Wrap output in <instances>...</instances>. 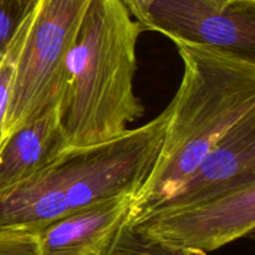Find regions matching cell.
Listing matches in <instances>:
<instances>
[{
    "label": "cell",
    "mask_w": 255,
    "mask_h": 255,
    "mask_svg": "<svg viewBox=\"0 0 255 255\" xmlns=\"http://www.w3.org/2000/svg\"><path fill=\"white\" fill-rule=\"evenodd\" d=\"M126 7L131 16L134 17L137 22L142 26L143 31L148 30L149 9L154 0H120Z\"/></svg>",
    "instance_id": "5bb4252c"
},
{
    "label": "cell",
    "mask_w": 255,
    "mask_h": 255,
    "mask_svg": "<svg viewBox=\"0 0 255 255\" xmlns=\"http://www.w3.org/2000/svg\"><path fill=\"white\" fill-rule=\"evenodd\" d=\"M133 196L104 199L39 231L37 255H105L126 222Z\"/></svg>",
    "instance_id": "ba28073f"
},
{
    "label": "cell",
    "mask_w": 255,
    "mask_h": 255,
    "mask_svg": "<svg viewBox=\"0 0 255 255\" xmlns=\"http://www.w3.org/2000/svg\"><path fill=\"white\" fill-rule=\"evenodd\" d=\"M105 255H208V253L176 248L144 236L125 222Z\"/></svg>",
    "instance_id": "30bf717a"
},
{
    "label": "cell",
    "mask_w": 255,
    "mask_h": 255,
    "mask_svg": "<svg viewBox=\"0 0 255 255\" xmlns=\"http://www.w3.org/2000/svg\"><path fill=\"white\" fill-rule=\"evenodd\" d=\"M172 41L183 61V76L167 106L156 163L132 199L128 222L171 196L217 142L255 110V62L207 45Z\"/></svg>",
    "instance_id": "6da1fadb"
},
{
    "label": "cell",
    "mask_w": 255,
    "mask_h": 255,
    "mask_svg": "<svg viewBox=\"0 0 255 255\" xmlns=\"http://www.w3.org/2000/svg\"><path fill=\"white\" fill-rule=\"evenodd\" d=\"M128 223L167 246L209 253L253 233L255 184L192 206L153 211Z\"/></svg>",
    "instance_id": "5b68a950"
},
{
    "label": "cell",
    "mask_w": 255,
    "mask_h": 255,
    "mask_svg": "<svg viewBox=\"0 0 255 255\" xmlns=\"http://www.w3.org/2000/svg\"><path fill=\"white\" fill-rule=\"evenodd\" d=\"M248 184H255V110L217 142L171 196L147 213L201 203Z\"/></svg>",
    "instance_id": "52a82bcc"
},
{
    "label": "cell",
    "mask_w": 255,
    "mask_h": 255,
    "mask_svg": "<svg viewBox=\"0 0 255 255\" xmlns=\"http://www.w3.org/2000/svg\"><path fill=\"white\" fill-rule=\"evenodd\" d=\"M143 32L120 0H92L65 57L59 107L69 148L121 136L143 116L134 94Z\"/></svg>",
    "instance_id": "7a4b0ae2"
},
{
    "label": "cell",
    "mask_w": 255,
    "mask_h": 255,
    "mask_svg": "<svg viewBox=\"0 0 255 255\" xmlns=\"http://www.w3.org/2000/svg\"><path fill=\"white\" fill-rule=\"evenodd\" d=\"M168 117L167 107L116 138L67 148L41 172L0 192V231L37 233L100 201L136 196L156 163Z\"/></svg>",
    "instance_id": "3957f363"
},
{
    "label": "cell",
    "mask_w": 255,
    "mask_h": 255,
    "mask_svg": "<svg viewBox=\"0 0 255 255\" xmlns=\"http://www.w3.org/2000/svg\"><path fill=\"white\" fill-rule=\"evenodd\" d=\"M67 148L57 99L1 144L0 192L41 172Z\"/></svg>",
    "instance_id": "9c48e42d"
},
{
    "label": "cell",
    "mask_w": 255,
    "mask_h": 255,
    "mask_svg": "<svg viewBox=\"0 0 255 255\" xmlns=\"http://www.w3.org/2000/svg\"><path fill=\"white\" fill-rule=\"evenodd\" d=\"M30 17H31V14L27 16V19L21 25L19 31L16 32L11 45L7 49L6 54L4 55V57L0 61V147H1L2 138H4V122L5 117H6L7 106H9L10 92H11L17 56H19L25 35H26Z\"/></svg>",
    "instance_id": "8fae6325"
},
{
    "label": "cell",
    "mask_w": 255,
    "mask_h": 255,
    "mask_svg": "<svg viewBox=\"0 0 255 255\" xmlns=\"http://www.w3.org/2000/svg\"><path fill=\"white\" fill-rule=\"evenodd\" d=\"M37 252L35 233L0 231V255H37Z\"/></svg>",
    "instance_id": "4fadbf2b"
},
{
    "label": "cell",
    "mask_w": 255,
    "mask_h": 255,
    "mask_svg": "<svg viewBox=\"0 0 255 255\" xmlns=\"http://www.w3.org/2000/svg\"><path fill=\"white\" fill-rule=\"evenodd\" d=\"M147 31L255 62V0H154Z\"/></svg>",
    "instance_id": "8992f818"
},
{
    "label": "cell",
    "mask_w": 255,
    "mask_h": 255,
    "mask_svg": "<svg viewBox=\"0 0 255 255\" xmlns=\"http://www.w3.org/2000/svg\"><path fill=\"white\" fill-rule=\"evenodd\" d=\"M37 0H0V61Z\"/></svg>",
    "instance_id": "7c38bea8"
},
{
    "label": "cell",
    "mask_w": 255,
    "mask_h": 255,
    "mask_svg": "<svg viewBox=\"0 0 255 255\" xmlns=\"http://www.w3.org/2000/svg\"><path fill=\"white\" fill-rule=\"evenodd\" d=\"M92 0H37L17 56L4 138L59 99L65 57Z\"/></svg>",
    "instance_id": "277c9868"
}]
</instances>
